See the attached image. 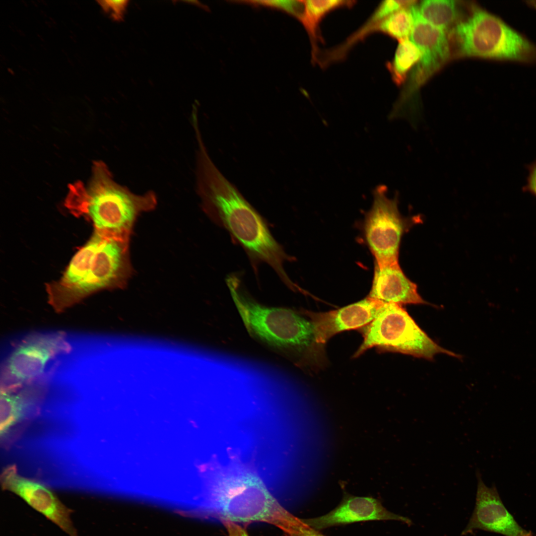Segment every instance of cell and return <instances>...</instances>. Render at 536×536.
Segmentation results:
<instances>
[{"label":"cell","mask_w":536,"mask_h":536,"mask_svg":"<svg viewBox=\"0 0 536 536\" xmlns=\"http://www.w3.org/2000/svg\"><path fill=\"white\" fill-rule=\"evenodd\" d=\"M196 160L197 191L207 215L225 228L251 258L267 263L283 282L295 287L283 268L290 258L261 215L218 170L203 143L198 146Z\"/></svg>","instance_id":"obj_1"},{"label":"cell","mask_w":536,"mask_h":536,"mask_svg":"<svg viewBox=\"0 0 536 536\" xmlns=\"http://www.w3.org/2000/svg\"><path fill=\"white\" fill-rule=\"evenodd\" d=\"M227 465L212 461L203 472L201 495L191 514L222 523H267L277 527L287 511L250 463L230 450Z\"/></svg>","instance_id":"obj_2"},{"label":"cell","mask_w":536,"mask_h":536,"mask_svg":"<svg viewBox=\"0 0 536 536\" xmlns=\"http://www.w3.org/2000/svg\"><path fill=\"white\" fill-rule=\"evenodd\" d=\"M130 236L95 230L62 277L47 285L53 309L61 313L100 290L125 286L133 272Z\"/></svg>","instance_id":"obj_3"},{"label":"cell","mask_w":536,"mask_h":536,"mask_svg":"<svg viewBox=\"0 0 536 536\" xmlns=\"http://www.w3.org/2000/svg\"><path fill=\"white\" fill-rule=\"evenodd\" d=\"M68 203L91 218L95 230L130 235L140 214L153 210L157 203L152 191L137 195L116 182L107 166L96 161L87 190L80 183L70 187Z\"/></svg>","instance_id":"obj_4"},{"label":"cell","mask_w":536,"mask_h":536,"mask_svg":"<svg viewBox=\"0 0 536 536\" xmlns=\"http://www.w3.org/2000/svg\"><path fill=\"white\" fill-rule=\"evenodd\" d=\"M226 283L255 335L271 345L302 354L314 368L321 367L325 363V345L318 341L310 319L291 309L260 304L246 294L241 280L235 274L228 275Z\"/></svg>","instance_id":"obj_5"},{"label":"cell","mask_w":536,"mask_h":536,"mask_svg":"<svg viewBox=\"0 0 536 536\" xmlns=\"http://www.w3.org/2000/svg\"><path fill=\"white\" fill-rule=\"evenodd\" d=\"M461 57L536 62V45L501 18L473 6L452 29Z\"/></svg>","instance_id":"obj_6"},{"label":"cell","mask_w":536,"mask_h":536,"mask_svg":"<svg viewBox=\"0 0 536 536\" xmlns=\"http://www.w3.org/2000/svg\"><path fill=\"white\" fill-rule=\"evenodd\" d=\"M358 330L363 341L354 358L373 347L429 360L440 353L458 357L432 340L402 305L396 303L383 302L374 320Z\"/></svg>","instance_id":"obj_7"},{"label":"cell","mask_w":536,"mask_h":536,"mask_svg":"<svg viewBox=\"0 0 536 536\" xmlns=\"http://www.w3.org/2000/svg\"><path fill=\"white\" fill-rule=\"evenodd\" d=\"M71 349L64 331L26 335L14 345L1 366L0 393L16 392L40 379L50 361Z\"/></svg>","instance_id":"obj_8"},{"label":"cell","mask_w":536,"mask_h":536,"mask_svg":"<svg viewBox=\"0 0 536 536\" xmlns=\"http://www.w3.org/2000/svg\"><path fill=\"white\" fill-rule=\"evenodd\" d=\"M387 191L382 185L373 190V203L366 214L364 225L367 242L379 267L399 263L402 236L419 219L402 217L398 209L397 195L389 199Z\"/></svg>","instance_id":"obj_9"},{"label":"cell","mask_w":536,"mask_h":536,"mask_svg":"<svg viewBox=\"0 0 536 536\" xmlns=\"http://www.w3.org/2000/svg\"><path fill=\"white\" fill-rule=\"evenodd\" d=\"M411 9L414 24L409 39L419 49L421 56L411 75L409 85L398 100L400 104L406 106L414 91L439 70L451 56L449 38L446 31L423 18L415 5Z\"/></svg>","instance_id":"obj_10"},{"label":"cell","mask_w":536,"mask_h":536,"mask_svg":"<svg viewBox=\"0 0 536 536\" xmlns=\"http://www.w3.org/2000/svg\"><path fill=\"white\" fill-rule=\"evenodd\" d=\"M476 477L475 506L462 535L480 530L504 536H533L532 532L523 528L507 510L495 485L487 486L479 470L476 471Z\"/></svg>","instance_id":"obj_11"},{"label":"cell","mask_w":536,"mask_h":536,"mask_svg":"<svg viewBox=\"0 0 536 536\" xmlns=\"http://www.w3.org/2000/svg\"><path fill=\"white\" fill-rule=\"evenodd\" d=\"M3 489L14 493L69 536H78L70 518V510L45 485L21 477L15 466L5 469L0 477Z\"/></svg>","instance_id":"obj_12"},{"label":"cell","mask_w":536,"mask_h":536,"mask_svg":"<svg viewBox=\"0 0 536 536\" xmlns=\"http://www.w3.org/2000/svg\"><path fill=\"white\" fill-rule=\"evenodd\" d=\"M317 531L335 526L367 521L393 520L408 526L410 519L392 513L383 506L380 501L369 497H358L346 494L339 505L328 513L318 517L302 519Z\"/></svg>","instance_id":"obj_13"},{"label":"cell","mask_w":536,"mask_h":536,"mask_svg":"<svg viewBox=\"0 0 536 536\" xmlns=\"http://www.w3.org/2000/svg\"><path fill=\"white\" fill-rule=\"evenodd\" d=\"M383 302L369 297L336 310L326 312H308L318 341L325 345L335 334L350 330H358L374 320Z\"/></svg>","instance_id":"obj_14"},{"label":"cell","mask_w":536,"mask_h":536,"mask_svg":"<svg viewBox=\"0 0 536 536\" xmlns=\"http://www.w3.org/2000/svg\"><path fill=\"white\" fill-rule=\"evenodd\" d=\"M368 297L401 305L428 304L418 293L416 284L404 274L399 263L383 267L376 265Z\"/></svg>","instance_id":"obj_15"},{"label":"cell","mask_w":536,"mask_h":536,"mask_svg":"<svg viewBox=\"0 0 536 536\" xmlns=\"http://www.w3.org/2000/svg\"><path fill=\"white\" fill-rule=\"evenodd\" d=\"M391 14V10L387 2L385 0L381 2L366 22L341 44L323 52H320L317 64L322 68H325L333 64L344 60L355 45L369 35L376 32L379 23Z\"/></svg>","instance_id":"obj_16"},{"label":"cell","mask_w":536,"mask_h":536,"mask_svg":"<svg viewBox=\"0 0 536 536\" xmlns=\"http://www.w3.org/2000/svg\"><path fill=\"white\" fill-rule=\"evenodd\" d=\"M302 1L303 10L298 19L309 37L311 61L313 64H316L320 52L319 42L323 41L319 32L321 22L331 12L338 8L352 7L356 1L347 0H307Z\"/></svg>","instance_id":"obj_17"},{"label":"cell","mask_w":536,"mask_h":536,"mask_svg":"<svg viewBox=\"0 0 536 536\" xmlns=\"http://www.w3.org/2000/svg\"><path fill=\"white\" fill-rule=\"evenodd\" d=\"M417 7L423 18L446 32L460 21L461 11L457 1L425 0Z\"/></svg>","instance_id":"obj_18"},{"label":"cell","mask_w":536,"mask_h":536,"mask_svg":"<svg viewBox=\"0 0 536 536\" xmlns=\"http://www.w3.org/2000/svg\"><path fill=\"white\" fill-rule=\"evenodd\" d=\"M420 56L419 49L409 38L399 41L393 60L387 64L395 83L399 85L404 81L409 71L418 63Z\"/></svg>","instance_id":"obj_19"},{"label":"cell","mask_w":536,"mask_h":536,"mask_svg":"<svg viewBox=\"0 0 536 536\" xmlns=\"http://www.w3.org/2000/svg\"><path fill=\"white\" fill-rule=\"evenodd\" d=\"M411 7L399 10L383 19L376 32H381L398 40L409 38L414 24Z\"/></svg>","instance_id":"obj_20"},{"label":"cell","mask_w":536,"mask_h":536,"mask_svg":"<svg viewBox=\"0 0 536 536\" xmlns=\"http://www.w3.org/2000/svg\"><path fill=\"white\" fill-rule=\"evenodd\" d=\"M280 529L287 536H325L290 513Z\"/></svg>","instance_id":"obj_21"},{"label":"cell","mask_w":536,"mask_h":536,"mask_svg":"<svg viewBox=\"0 0 536 536\" xmlns=\"http://www.w3.org/2000/svg\"><path fill=\"white\" fill-rule=\"evenodd\" d=\"M255 4L280 8L294 15L298 19L303 10L302 0H263L253 1Z\"/></svg>","instance_id":"obj_22"},{"label":"cell","mask_w":536,"mask_h":536,"mask_svg":"<svg viewBox=\"0 0 536 536\" xmlns=\"http://www.w3.org/2000/svg\"><path fill=\"white\" fill-rule=\"evenodd\" d=\"M97 2L104 11L109 13L111 17L116 21L123 20L129 1L120 0H98Z\"/></svg>","instance_id":"obj_23"},{"label":"cell","mask_w":536,"mask_h":536,"mask_svg":"<svg viewBox=\"0 0 536 536\" xmlns=\"http://www.w3.org/2000/svg\"><path fill=\"white\" fill-rule=\"evenodd\" d=\"M528 170L527 183L524 190L536 196V160L528 166Z\"/></svg>","instance_id":"obj_24"},{"label":"cell","mask_w":536,"mask_h":536,"mask_svg":"<svg viewBox=\"0 0 536 536\" xmlns=\"http://www.w3.org/2000/svg\"><path fill=\"white\" fill-rule=\"evenodd\" d=\"M228 534V536H249L246 530L236 523L230 521L222 522Z\"/></svg>","instance_id":"obj_25"}]
</instances>
